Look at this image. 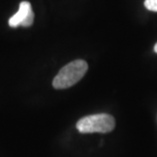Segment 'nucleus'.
<instances>
[{
    "instance_id": "obj_1",
    "label": "nucleus",
    "mask_w": 157,
    "mask_h": 157,
    "mask_svg": "<svg viewBox=\"0 0 157 157\" xmlns=\"http://www.w3.org/2000/svg\"><path fill=\"white\" fill-rule=\"evenodd\" d=\"M88 69L87 63L82 59H77L66 65L55 76L52 86L55 89H66L73 86L84 77Z\"/></svg>"
},
{
    "instance_id": "obj_2",
    "label": "nucleus",
    "mask_w": 157,
    "mask_h": 157,
    "mask_svg": "<svg viewBox=\"0 0 157 157\" xmlns=\"http://www.w3.org/2000/svg\"><path fill=\"white\" fill-rule=\"evenodd\" d=\"M115 127L114 118L107 113H98L81 118L76 125L78 132L87 133H108Z\"/></svg>"
},
{
    "instance_id": "obj_3",
    "label": "nucleus",
    "mask_w": 157,
    "mask_h": 157,
    "mask_svg": "<svg viewBox=\"0 0 157 157\" xmlns=\"http://www.w3.org/2000/svg\"><path fill=\"white\" fill-rule=\"evenodd\" d=\"M34 20V12L31 4L27 1H23L19 5L18 11L9 19L11 27H17L19 25L29 27L33 25Z\"/></svg>"
},
{
    "instance_id": "obj_4",
    "label": "nucleus",
    "mask_w": 157,
    "mask_h": 157,
    "mask_svg": "<svg viewBox=\"0 0 157 157\" xmlns=\"http://www.w3.org/2000/svg\"><path fill=\"white\" fill-rule=\"evenodd\" d=\"M144 6L149 11H157V0H145Z\"/></svg>"
},
{
    "instance_id": "obj_5",
    "label": "nucleus",
    "mask_w": 157,
    "mask_h": 157,
    "mask_svg": "<svg viewBox=\"0 0 157 157\" xmlns=\"http://www.w3.org/2000/svg\"><path fill=\"white\" fill-rule=\"evenodd\" d=\"M154 50H155V52L157 53V43L155 44V48H154Z\"/></svg>"
}]
</instances>
